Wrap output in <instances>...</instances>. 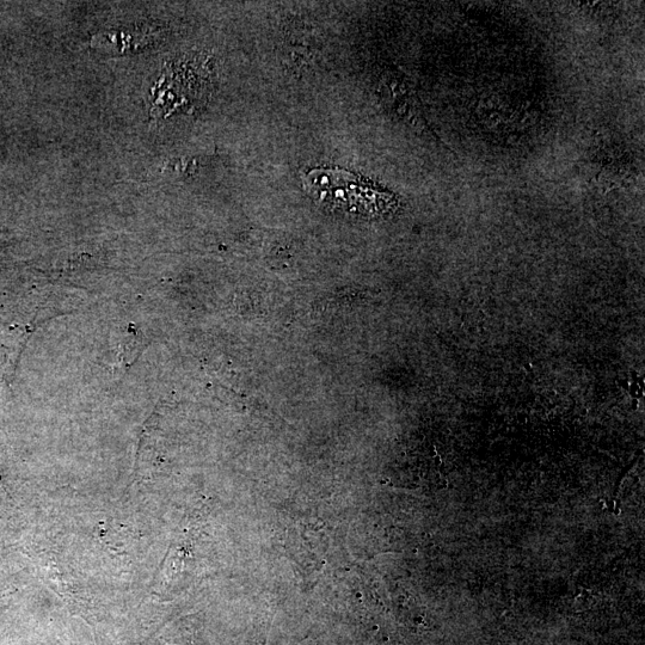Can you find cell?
Segmentation results:
<instances>
[{
	"mask_svg": "<svg viewBox=\"0 0 645 645\" xmlns=\"http://www.w3.org/2000/svg\"><path fill=\"white\" fill-rule=\"evenodd\" d=\"M305 186L319 204L350 214L372 213L380 196L341 170H313L306 175Z\"/></svg>",
	"mask_w": 645,
	"mask_h": 645,
	"instance_id": "1",
	"label": "cell"
}]
</instances>
